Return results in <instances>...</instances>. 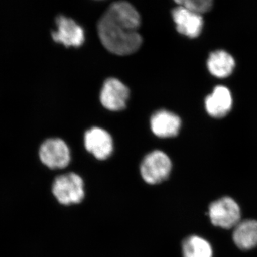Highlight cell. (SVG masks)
<instances>
[{
	"label": "cell",
	"mask_w": 257,
	"mask_h": 257,
	"mask_svg": "<svg viewBox=\"0 0 257 257\" xmlns=\"http://www.w3.org/2000/svg\"><path fill=\"white\" fill-rule=\"evenodd\" d=\"M233 240L241 250L252 249L257 246V221L247 219L240 221L234 228Z\"/></svg>",
	"instance_id": "cell-12"
},
{
	"label": "cell",
	"mask_w": 257,
	"mask_h": 257,
	"mask_svg": "<svg viewBox=\"0 0 257 257\" xmlns=\"http://www.w3.org/2000/svg\"><path fill=\"white\" fill-rule=\"evenodd\" d=\"M57 30L52 32L54 41L67 47H78L84 43V32L72 19L60 15L56 19Z\"/></svg>",
	"instance_id": "cell-7"
},
{
	"label": "cell",
	"mask_w": 257,
	"mask_h": 257,
	"mask_svg": "<svg viewBox=\"0 0 257 257\" xmlns=\"http://www.w3.org/2000/svg\"><path fill=\"white\" fill-rule=\"evenodd\" d=\"M209 216L214 226L229 229L236 227L241 221V209L232 198L224 197L211 203Z\"/></svg>",
	"instance_id": "cell-4"
},
{
	"label": "cell",
	"mask_w": 257,
	"mask_h": 257,
	"mask_svg": "<svg viewBox=\"0 0 257 257\" xmlns=\"http://www.w3.org/2000/svg\"><path fill=\"white\" fill-rule=\"evenodd\" d=\"M235 67L234 57L224 50L211 52L207 60L209 72L218 78H225L232 73Z\"/></svg>",
	"instance_id": "cell-13"
},
{
	"label": "cell",
	"mask_w": 257,
	"mask_h": 257,
	"mask_svg": "<svg viewBox=\"0 0 257 257\" xmlns=\"http://www.w3.org/2000/svg\"><path fill=\"white\" fill-rule=\"evenodd\" d=\"M172 164L165 152L155 150L149 153L140 165V175L146 183L155 185L170 177Z\"/></svg>",
	"instance_id": "cell-3"
},
{
	"label": "cell",
	"mask_w": 257,
	"mask_h": 257,
	"mask_svg": "<svg viewBox=\"0 0 257 257\" xmlns=\"http://www.w3.org/2000/svg\"><path fill=\"white\" fill-rule=\"evenodd\" d=\"M232 106V96L227 87L217 86L205 99L208 114L214 118H221L228 114Z\"/></svg>",
	"instance_id": "cell-11"
},
{
	"label": "cell",
	"mask_w": 257,
	"mask_h": 257,
	"mask_svg": "<svg viewBox=\"0 0 257 257\" xmlns=\"http://www.w3.org/2000/svg\"><path fill=\"white\" fill-rule=\"evenodd\" d=\"M130 90L119 79L109 78L104 83L100 93L103 106L110 111H120L126 106Z\"/></svg>",
	"instance_id": "cell-6"
},
{
	"label": "cell",
	"mask_w": 257,
	"mask_h": 257,
	"mask_svg": "<svg viewBox=\"0 0 257 257\" xmlns=\"http://www.w3.org/2000/svg\"><path fill=\"white\" fill-rule=\"evenodd\" d=\"M172 17L177 31L182 35L195 38L202 32L204 25L202 15L179 5L172 10Z\"/></svg>",
	"instance_id": "cell-9"
},
{
	"label": "cell",
	"mask_w": 257,
	"mask_h": 257,
	"mask_svg": "<svg viewBox=\"0 0 257 257\" xmlns=\"http://www.w3.org/2000/svg\"><path fill=\"white\" fill-rule=\"evenodd\" d=\"M40 160L51 170H61L70 162V151L67 144L61 139H48L40 147Z\"/></svg>",
	"instance_id": "cell-5"
},
{
	"label": "cell",
	"mask_w": 257,
	"mask_h": 257,
	"mask_svg": "<svg viewBox=\"0 0 257 257\" xmlns=\"http://www.w3.org/2000/svg\"><path fill=\"white\" fill-rule=\"evenodd\" d=\"M84 146L88 152L99 160L109 158L114 150L111 135L99 127H93L85 133Z\"/></svg>",
	"instance_id": "cell-8"
},
{
	"label": "cell",
	"mask_w": 257,
	"mask_h": 257,
	"mask_svg": "<svg viewBox=\"0 0 257 257\" xmlns=\"http://www.w3.org/2000/svg\"><path fill=\"white\" fill-rule=\"evenodd\" d=\"M140 24V15L133 5L125 1L112 3L97 24L103 46L115 55L135 53L143 44V38L138 32Z\"/></svg>",
	"instance_id": "cell-1"
},
{
	"label": "cell",
	"mask_w": 257,
	"mask_h": 257,
	"mask_svg": "<svg viewBox=\"0 0 257 257\" xmlns=\"http://www.w3.org/2000/svg\"><path fill=\"white\" fill-rule=\"evenodd\" d=\"M183 257H212L213 250L210 243L197 235L184 239L182 243Z\"/></svg>",
	"instance_id": "cell-14"
},
{
	"label": "cell",
	"mask_w": 257,
	"mask_h": 257,
	"mask_svg": "<svg viewBox=\"0 0 257 257\" xmlns=\"http://www.w3.org/2000/svg\"><path fill=\"white\" fill-rule=\"evenodd\" d=\"M176 3L199 15L207 13L212 8L213 4L211 0H181L176 1Z\"/></svg>",
	"instance_id": "cell-15"
},
{
	"label": "cell",
	"mask_w": 257,
	"mask_h": 257,
	"mask_svg": "<svg viewBox=\"0 0 257 257\" xmlns=\"http://www.w3.org/2000/svg\"><path fill=\"white\" fill-rule=\"evenodd\" d=\"M52 193L62 205L79 204L85 195L84 182L74 172L58 176L52 184Z\"/></svg>",
	"instance_id": "cell-2"
},
{
	"label": "cell",
	"mask_w": 257,
	"mask_h": 257,
	"mask_svg": "<svg viewBox=\"0 0 257 257\" xmlns=\"http://www.w3.org/2000/svg\"><path fill=\"white\" fill-rule=\"evenodd\" d=\"M181 124L180 118L177 114L167 110L157 111L152 115L150 120L152 133L161 138L177 136Z\"/></svg>",
	"instance_id": "cell-10"
}]
</instances>
